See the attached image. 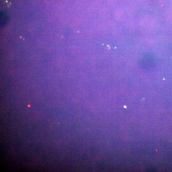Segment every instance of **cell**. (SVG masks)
I'll return each mask as SVG.
<instances>
[{"mask_svg":"<svg viewBox=\"0 0 172 172\" xmlns=\"http://www.w3.org/2000/svg\"><path fill=\"white\" fill-rule=\"evenodd\" d=\"M1 25L4 26L8 22L9 19V16L8 14L2 13L1 14Z\"/></svg>","mask_w":172,"mask_h":172,"instance_id":"cell-1","label":"cell"}]
</instances>
